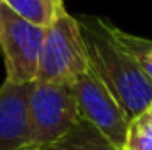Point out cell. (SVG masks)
I'll return each instance as SVG.
<instances>
[{
    "mask_svg": "<svg viewBox=\"0 0 152 150\" xmlns=\"http://www.w3.org/2000/svg\"><path fill=\"white\" fill-rule=\"evenodd\" d=\"M85 41L90 71L110 90L129 120L152 108V81L120 48L110 32V21L80 14L75 16Z\"/></svg>",
    "mask_w": 152,
    "mask_h": 150,
    "instance_id": "cell-1",
    "label": "cell"
},
{
    "mask_svg": "<svg viewBox=\"0 0 152 150\" xmlns=\"http://www.w3.org/2000/svg\"><path fill=\"white\" fill-rule=\"evenodd\" d=\"M90 69L85 41L75 16L67 11L44 32L37 81L73 85Z\"/></svg>",
    "mask_w": 152,
    "mask_h": 150,
    "instance_id": "cell-2",
    "label": "cell"
},
{
    "mask_svg": "<svg viewBox=\"0 0 152 150\" xmlns=\"http://www.w3.org/2000/svg\"><path fill=\"white\" fill-rule=\"evenodd\" d=\"M28 118L32 150L64 136L80 120L71 85L32 81L28 90Z\"/></svg>",
    "mask_w": 152,
    "mask_h": 150,
    "instance_id": "cell-3",
    "label": "cell"
},
{
    "mask_svg": "<svg viewBox=\"0 0 152 150\" xmlns=\"http://www.w3.org/2000/svg\"><path fill=\"white\" fill-rule=\"evenodd\" d=\"M44 28L36 27L0 4V50L5 64V81L27 85L36 81Z\"/></svg>",
    "mask_w": 152,
    "mask_h": 150,
    "instance_id": "cell-4",
    "label": "cell"
},
{
    "mask_svg": "<svg viewBox=\"0 0 152 150\" xmlns=\"http://www.w3.org/2000/svg\"><path fill=\"white\" fill-rule=\"evenodd\" d=\"M71 90L80 118L101 131L118 150L124 149L131 120L104 83L88 69L71 85Z\"/></svg>",
    "mask_w": 152,
    "mask_h": 150,
    "instance_id": "cell-5",
    "label": "cell"
},
{
    "mask_svg": "<svg viewBox=\"0 0 152 150\" xmlns=\"http://www.w3.org/2000/svg\"><path fill=\"white\" fill-rule=\"evenodd\" d=\"M28 90L30 83L0 87V150H32Z\"/></svg>",
    "mask_w": 152,
    "mask_h": 150,
    "instance_id": "cell-6",
    "label": "cell"
},
{
    "mask_svg": "<svg viewBox=\"0 0 152 150\" xmlns=\"http://www.w3.org/2000/svg\"><path fill=\"white\" fill-rule=\"evenodd\" d=\"M39 150H118L113 143L97 131L92 124L80 118L58 140Z\"/></svg>",
    "mask_w": 152,
    "mask_h": 150,
    "instance_id": "cell-7",
    "label": "cell"
},
{
    "mask_svg": "<svg viewBox=\"0 0 152 150\" xmlns=\"http://www.w3.org/2000/svg\"><path fill=\"white\" fill-rule=\"evenodd\" d=\"M2 4L25 21L44 30L66 12L62 0H4Z\"/></svg>",
    "mask_w": 152,
    "mask_h": 150,
    "instance_id": "cell-8",
    "label": "cell"
},
{
    "mask_svg": "<svg viewBox=\"0 0 152 150\" xmlns=\"http://www.w3.org/2000/svg\"><path fill=\"white\" fill-rule=\"evenodd\" d=\"M110 32L120 48L136 62V66L143 71V74L152 81V41L133 34H127L110 23Z\"/></svg>",
    "mask_w": 152,
    "mask_h": 150,
    "instance_id": "cell-9",
    "label": "cell"
},
{
    "mask_svg": "<svg viewBox=\"0 0 152 150\" xmlns=\"http://www.w3.org/2000/svg\"><path fill=\"white\" fill-rule=\"evenodd\" d=\"M122 150H152V108L131 120Z\"/></svg>",
    "mask_w": 152,
    "mask_h": 150,
    "instance_id": "cell-10",
    "label": "cell"
},
{
    "mask_svg": "<svg viewBox=\"0 0 152 150\" xmlns=\"http://www.w3.org/2000/svg\"><path fill=\"white\" fill-rule=\"evenodd\" d=\"M2 2H4V0H0V4H2Z\"/></svg>",
    "mask_w": 152,
    "mask_h": 150,
    "instance_id": "cell-11",
    "label": "cell"
}]
</instances>
